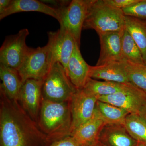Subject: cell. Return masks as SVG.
<instances>
[{"label": "cell", "instance_id": "21", "mask_svg": "<svg viewBox=\"0 0 146 146\" xmlns=\"http://www.w3.org/2000/svg\"><path fill=\"white\" fill-rule=\"evenodd\" d=\"M124 125L131 136L138 143L146 145V117L143 114H129Z\"/></svg>", "mask_w": 146, "mask_h": 146}, {"label": "cell", "instance_id": "5", "mask_svg": "<svg viewBox=\"0 0 146 146\" xmlns=\"http://www.w3.org/2000/svg\"><path fill=\"white\" fill-rule=\"evenodd\" d=\"M91 0H73L58 7L60 18V27L68 30L80 46L81 31Z\"/></svg>", "mask_w": 146, "mask_h": 146}, {"label": "cell", "instance_id": "16", "mask_svg": "<svg viewBox=\"0 0 146 146\" xmlns=\"http://www.w3.org/2000/svg\"><path fill=\"white\" fill-rule=\"evenodd\" d=\"M98 144L102 146H136L138 142L124 125L106 124L100 133Z\"/></svg>", "mask_w": 146, "mask_h": 146}, {"label": "cell", "instance_id": "23", "mask_svg": "<svg viewBox=\"0 0 146 146\" xmlns=\"http://www.w3.org/2000/svg\"><path fill=\"white\" fill-rule=\"evenodd\" d=\"M126 74L129 81L146 94V65L123 61Z\"/></svg>", "mask_w": 146, "mask_h": 146}, {"label": "cell", "instance_id": "19", "mask_svg": "<svg viewBox=\"0 0 146 146\" xmlns=\"http://www.w3.org/2000/svg\"><path fill=\"white\" fill-rule=\"evenodd\" d=\"M125 28L140 49L146 65V20L125 16Z\"/></svg>", "mask_w": 146, "mask_h": 146}, {"label": "cell", "instance_id": "10", "mask_svg": "<svg viewBox=\"0 0 146 146\" xmlns=\"http://www.w3.org/2000/svg\"><path fill=\"white\" fill-rule=\"evenodd\" d=\"M98 98L84 88L77 89L70 101L72 124L70 136L94 115Z\"/></svg>", "mask_w": 146, "mask_h": 146}, {"label": "cell", "instance_id": "9", "mask_svg": "<svg viewBox=\"0 0 146 146\" xmlns=\"http://www.w3.org/2000/svg\"><path fill=\"white\" fill-rule=\"evenodd\" d=\"M98 100L121 108L130 114H143L146 106V94L130 83L127 84L121 91L99 97Z\"/></svg>", "mask_w": 146, "mask_h": 146}, {"label": "cell", "instance_id": "27", "mask_svg": "<svg viewBox=\"0 0 146 146\" xmlns=\"http://www.w3.org/2000/svg\"><path fill=\"white\" fill-rule=\"evenodd\" d=\"M44 146H82L72 136H70L54 141Z\"/></svg>", "mask_w": 146, "mask_h": 146}, {"label": "cell", "instance_id": "1", "mask_svg": "<svg viewBox=\"0 0 146 146\" xmlns=\"http://www.w3.org/2000/svg\"><path fill=\"white\" fill-rule=\"evenodd\" d=\"M47 137L19 104L0 90V146H44Z\"/></svg>", "mask_w": 146, "mask_h": 146}, {"label": "cell", "instance_id": "25", "mask_svg": "<svg viewBox=\"0 0 146 146\" xmlns=\"http://www.w3.org/2000/svg\"><path fill=\"white\" fill-rule=\"evenodd\" d=\"M125 15L146 20V0L138 2L122 9Z\"/></svg>", "mask_w": 146, "mask_h": 146}, {"label": "cell", "instance_id": "14", "mask_svg": "<svg viewBox=\"0 0 146 146\" xmlns=\"http://www.w3.org/2000/svg\"><path fill=\"white\" fill-rule=\"evenodd\" d=\"M28 11L44 13L55 18L59 23H60V18L58 9L37 0H11L8 7L0 13V20L14 13Z\"/></svg>", "mask_w": 146, "mask_h": 146}, {"label": "cell", "instance_id": "2", "mask_svg": "<svg viewBox=\"0 0 146 146\" xmlns=\"http://www.w3.org/2000/svg\"><path fill=\"white\" fill-rule=\"evenodd\" d=\"M37 123L46 136L48 144L70 136V101L56 102L43 98Z\"/></svg>", "mask_w": 146, "mask_h": 146}, {"label": "cell", "instance_id": "26", "mask_svg": "<svg viewBox=\"0 0 146 146\" xmlns=\"http://www.w3.org/2000/svg\"><path fill=\"white\" fill-rule=\"evenodd\" d=\"M140 0H104L108 5L115 8L123 9L138 2Z\"/></svg>", "mask_w": 146, "mask_h": 146}, {"label": "cell", "instance_id": "11", "mask_svg": "<svg viewBox=\"0 0 146 146\" xmlns=\"http://www.w3.org/2000/svg\"><path fill=\"white\" fill-rule=\"evenodd\" d=\"M44 80L34 79L24 82L19 93L18 101L33 120L37 123L42 99Z\"/></svg>", "mask_w": 146, "mask_h": 146}, {"label": "cell", "instance_id": "22", "mask_svg": "<svg viewBox=\"0 0 146 146\" xmlns=\"http://www.w3.org/2000/svg\"><path fill=\"white\" fill-rule=\"evenodd\" d=\"M127 83L102 81L89 78L84 88L98 98L99 97L109 96L121 91Z\"/></svg>", "mask_w": 146, "mask_h": 146}, {"label": "cell", "instance_id": "18", "mask_svg": "<svg viewBox=\"0 0 146 146\" xmlns=\"http://www.w3.org/2000/svg\"><path fill=\"white\" fill-rule=\"evenodd\" d=\"M0 78L2 81L0 90L10 99L18 101L23 84L18 71L0 64Z\"/></svg>", "mask_w": 146, "mask_h": 146}, {"label": "cell", "instance_id": "29", "mask_svg": "<svg viewBox=\"0 0 146 146\" xmlns=\"http://www.w3.org/2000/svg\"><path fill=\"white\" fill-rule=\"evenodd\" d=\"M136 146H146L145 144L141 143H138Z\"/></svg>", "mask_w": 146, "mask_h": 146}, {"label": "cell", "instance_id": "6", "mask_svg": "<svg viewBox=\"0 0 146 146\" xmlns=\"http://www.w3.org/2000/svg\"><path fill=\"white\" fill-rule=\"evenodd\" d=\"M49 61L50 68L56 63H60L66 70L68 62L76 44L75 40L68 30L60 27L57 31L48 32Z\"/></svg>", "mask_w": 146, "mask_h": 146}, {"label": "cell", "instance_id": "3", "mask_svg": "<svg viewBox=\"0 0 146 146\" xmlns=\"http://www.w3.org/2000/svg\"><path fill=\"white\" fill-rule=\"evenodd\" d=\"M125 15L122 9L108 5L104 0H91L83 29H94L100 35L122 31L125 28Z\"/></svg>", "mask_w": 146, "mask_h": 146}, {"label": "cell", "instance_id": "28", "mask_svg": "<svg viewBox=\"0 0 146 146\" xmlns=\"http://www.w3.org/2000/svg\"><path fill=\"white\" fill-rule=\"evenodd\" d=\"M11 0H1L0 1V13L8 7L10 4Z\"/></svg>", "mask_w": 146, "mask_h": 146}, {"label": "cell", "instance_id": "31", "mask_svg": "<svg viewBox=\"0 0 146 146\" xmlns=\"http://www.w3.org/2000/svg\"><path fill=\"white\" fill-rule=\"evenodd\" d=\"M94 146H102L101 145H100V144H98V145H96Z\"/></svg>", "mask_w": 146, "mask_h": 146}, {"label": "cell", "instance_id": "20", "mask_svg": "<svg viewBox=\"0 0 146 146\" xmlns=\"http://www.w3.org/2000/svg\"><path fill=\"white\" fill-rule=\"evenodd\" d=\"M96 109L106 124L124 125L126 118L130 114L121 108L98 100L97 102Z\"/></svg>", "mask_w": 146, "mask_h": 146}, {"label": "cell", "instance_id": "7", "mask_svg": "<svg viewBox=\"0 0 146 146\" xmlns=\"http://www.w3.org/2000/svg\"><path fill=\"white\" fill-rule=\"evenodd\" d=\"M29 34L28 29H23L6 37L0 48V64L18 70L29 48L26 43Z\"/></svg>", "mask_w": 146, "mask_h": 146}, {"label": "cell", "instance_id": "4", "mask_svg": "<svg viewBox=\"0 0 146 146\" xmlns=\"http://www.w3.org/2000/svg\"><path fill=\"white\" fill-rule=\"evenodd\" d=\"M77 89L60 63H55L44 80L43 98L56 102H69Z\"/></svg>", "mask_w": 146, "mask_h": 146}, {"label": "cell", "instance_id": "30", "mask_svg": "<svg viewBox=\"0 0 146 146\" xmlns=\"http://www.w3.org/2000/svg\"><path fill=\"white\" fill-rule=\"evenodd\" d=\"M143 114L144 115H145L146 117V106L145 108V110H144L143 113Z\"/></svg>", "mask_w": 146, "mask_h": 146}, {"label": "cell", "instance_id": "17", "mask_svg": "<svg viewBox=\"0 0 146 146\" xmlns=\"http://www.w3.org/2000/svg\"><path fill=\"white\" fill-rule=\"evenodd\" d=\"M89 77L97 80L129 83L124 68L123 61L110 62L99 66L90 65Z\"/></svg>", "mask_w": 146, "mask_h": 146}, {"label": "cell", "instance_id": "13", "mask_svg": "<svg viewBox=\"0 0 146 146\" xmlns=\"http://www.w3.org/2000/svg\"><path fill=\"white\" fill-rule=\"evenodd\" d=\"M106 124L95 109L92 117L78 127L71 135L82 146H94L98 144L102 129Z\"/></svg>", "mask_w": 146, "mask_h": 146}, {"label": "cell", "instance_id": "12", "mask_svg": "<svg viewBox=\"0 0 146 146\" xmlns=\"http://www.w3.org/2000/svg\"><path fill=\"white\" fill-rule=\"evenodd\" d=\"M123 31L110 32L99 35L100 51L96 65L99 66L110 62H121L124 60L122 52Z\"/></svg>", "mask_w": 146, "mask_h": 146}, {"label": "cell", "instance_id": "8", "mask_svg": "<svg viewBox=\"0 0 146 146\" xmlns=\"http://www.w3.org/2000/svg\"><path fill=\"white\" fill-rule=\"evenodd\" d=\"M47 45L30 48L18 72L23 82L29 79L44 80L50 70Z\"/></svg>", "mask_w": 146, "mask_h": 146}, {"label": "cell", "instance_id": "24", "mask_svg": "<svg viewBox=\"0 0 146 146\" xmlns=\"http://www.w3.org/2000/svg\"><path fill=\"white\" fill-rule=\"evenodd\" d=\"M122 52L124 60L136 64L145 65L140 49L125 28L122 39Z\"/></svg>", "mask_w": 146, "mask_h": 146}, {"label": "cell", "instance_id": "15", "mask_svg": "<svg viewBox=\"0 0 146 146\" xmlns=\"http://www.w3.org/2000/svg\"><path fill=\"white\" fill-rule=\"evenodd\" d=\"M80 47L76 44L66 70L68 77L77 89L83 88L90 78V65L82 57Z\"/></svg>", "mask_w": 146, "mask_h": 146}]
</instances>
